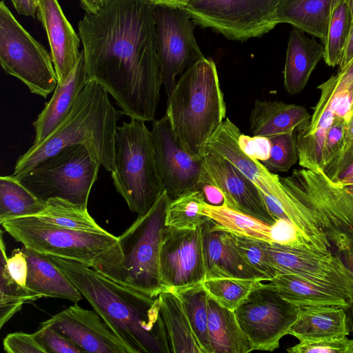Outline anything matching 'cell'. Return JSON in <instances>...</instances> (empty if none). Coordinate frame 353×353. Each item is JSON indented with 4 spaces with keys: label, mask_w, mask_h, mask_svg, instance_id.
I'll return each instance as SVG.
<instances>
[{
    "label": "cell",
    "mask_w": 353,
    "mask_h": 353,
    "mask_svg": "<svg viewBox=\"0 0 353 353\" xmlns=\"http://www.w3.org/2000/svg\"><path fill=\"white\" fill-rule=\"evenodd\" d=\"M154 8L145 0H111L78 23L88 80L145 122L155 119L163 84Z\"/></svg>",
    "instance_id": "6da1fadb"
},
{
    "label": "cell",
    "mask_w": 353,
    "mask_h": 353,
    "mask_svg": "<svg viewBox=\"0 0 353 353\" xmlns=\"http://www.w3.org/2000/svg\"><path fill=\"white\" fill-rule=\"evenodd\" d=\"M131 353H170L160 301L78 261L49 255Z\"/></svg>",
    "instance_id": "7a4b0ae2"
},
{
    "label": "cell",
    "mask_w": 353,
    "mask_h": 353,
    "mask_svg": "<svg viewBox=\"0 0 353 353\" xmlns=\"http://www.w3.org/2000/svg\"><path fill=\"white\" fill-rule=\"evenodd\" d=\"M123 114L110 103L108 92L89 81L63 121L45 141L33 144L19 157L11 176L17 179L61 150L78 144L85 145L101 166L114 172L117 124Z\"/></svg>",
    "instance_id": "3957f363"
},
{
    "label": "cell",
    "mask_w": 353,
    "mask_h": 353,
    "mask_svg": "<svg viewBox=\"0 0 353 353\" xmlns=\"http://www.w3.org/2000/svg\"><path fill=\"white\" fill-rule=\"evenodd\" d=\"M165 114L181 146L194 157L202 159L208 140L226 115L212 59L203 57L182 74L168 96Z\"/></svg>",
    "instance_id": "277c9868"
},
{
    "label": "cell",
    "mask_w": 353,
    "mask_h": 353,
    "mask_svg": "<svg viewBox=\"0 0 353 353\" xmlns=\"http://www.w3.org/2000/svg\"><path fill=\"white\" fill-rule=\"evenodd\" d=\"M170 201L164 191L146 214L139 216L118 236L117 261L99 272L151 298L165 291L160 275V247Z\"/></svg>",
    "instance_id": "5b68a950"
},
{
    "label": "cell",
    "mask_w": 353,
    "mask_h": 353,
    "mask_svg": "<svg viewBox=\"0 0 353 353\" xmlns=\"http://www.w3.org/2000/svg\"><path fill=\"white\" fill-rule=\"evenodd\" d=\"M114 185L130 210L146 214L165 191L159 175L151 131L145 121L131 119L117 126Z\"/></svg>",
    "instance_id": "8992f818"
},
{
    "label": "cell",
    "mask_w": 353,
    "mask_h": 353,
    "mask_svg": "<svg viewBox=\"0 0 353 353\" xmlns=\"http://www.w3.org/2000/svg\"><path fill=\"white\" fill-rule=\"evenodd\" d=\"M17 241L38 252L82 263L96 270L114 257L118 236L107 232H85L46 223L36 216L1 224Z\"/></svg>",
    "instance_id": "52a82bcc"
},
{
    "label": "cell",
    "mask_w": 353,
    "mask_h": 353,
    "mask_svg": "<svg viewBox=\"0 0 353 353\" xmlns=\"http://www.w3.org/2000/svg\"><path fill=\"white\" fill-rule=\"evenodd\" d=\"M101 165L81 144L61 150L17 178L41 201L58 198L87 208Z\"/></svg>",
    "instance_id": "ba28073f"
},
{
    "label": "cell",
    "mask_w": 353,
    "mask_h": 353,
    "mask_svg": "<svg viewBox=\"0 0 353 353\" xmlns=\"http://www.w3.org/2000/svg\"><path fill=\"white\" fill-rule=\"evenodd\" d=\"M279 179L312 210L335 248L353 239V194L332 181L321 170L294 169L290 176H279Z\"/></svg>",
    "instance_id": "9c48e42d"
},
{
    "label": "cell",
    "mask_w": 353,
    "mask_h": 353,
    "mask_svg": "<svg viewBox=\"0 0 353 353\" xmlns=\"http://www.w3.org/2000/svg\"><path fill=\"white\" fill-rule=\"evenodd\" d=\"M0 63L7 74L44 98L58 84L51 54L18 22L3 1L0 3Z\"/></svg>",
    "instance_id": "30bf717a"
},
{
    "label": "cell",
    "mask_w": 353,
    "mask_h": 353,
    "mask_svg": "<svg viewBox=\"0 0 353 353\" xmlns=\"http://www.w3.org/2000/svg\"><path fill=\"white\" fill-rule=\"evenodd\" d=\"M280 0H191L183 8L192 20L234 41L268 33L278 24Z\"/></svg>",
    "instance_id": "8fae6325"
},
{
    "label": "cell",
    "mask_w": 353,
    "mask_h": 353,
    "mask_svg": "<svg viewBox=\"0 0 353 353\" xmlns=\"http://www.w3.org/2000/svg\"><path fill=\"white\" fill-rule=\"evenodd\" d=\"M254 288L234 310L254 350L274 351L296 319L298 307L270 283Z\"/></svg>",
    "instance_id": "7c38bea8"
},
{
    "label": "cell",
    "mask_w": 353,
    "mask_h": 353,
    "mask_svg": "<svg viewBox=\"0 0 353 353\" xmlns=\"http://www.w3.org/2000/svg\"><path fill=\"white\" fill-rule=\"evenodd\" d=\"M154 16L162 83L168 96L176 77L205 57L194 36L196 24L183 8L154 5Z\"/></svg>",
    "instance_id": "4fadbf2b"
},
{
    "label": "cell",
    "mask_w": 353,
    "mask_h": 353,
    "mask_svg": "<svg viewBox=\"0 0 353 353\" xmlns=\"http://www.w3.org/2000/svg\"><path fill=\"white\" fill-rule=\"evenodd\" d=\"M160 275L165 290L175 292L205 280L200 227L164 228L160 247Z\"/></svg>",
    "instance_id": "5bb4252c"
},
{
    "label": "cell",
    "mask_w": 353,
    "mask_h": 353,
    "mask_svg": "<svg viewBox=\"0 0 353 353\" xmlns=\"http://www.w3.org/2000/svg\"><path fill=\"white\" fill-rule=\"evenodd\" d=\"M151 134L157 171L171 200L201 190L202 159L194 157L181 146L166 114L153 121Z\"/></svg>",
    "instance_id": "9a60e30c"
},
{
    "label": "cell",
    "mask_w": 353,
    "mask_h": 353,
    "mask_svg": "<svg viewBox=\"0 0 353 353\" xmlns=\"http://www.w3.org/2000/svg\"><path fill=\"white\" fill-rule=\"evenodd\" d=\"M201 184L217 188L228 208L271 225L277 224L256 186L230 161L206 149L202 157Z\"/></svg>",
    "instance_id": "2e32d148"
},
{
    "label": "cell",
    "mask_w": 353,
    "mask_h": 353,
    "mask_svg": "<svg viewBox=\"0 0 353 353\" xmlns=\"http://www.w3.org/2000/svg\"><path fill=\"white\" fill-rule=\"evenodd\" d=\"M40 325L57 330L84 352L131 353L127 345L95 311L75 303Z\"/></svg>",
    "instance_id": "e0dca14e"
},
{
    "label": "cell",
    "mask_w": 353,
    "mask_h": 353,
    "mask_svg": "<svg viewBox=\"0 0 353 353\" xmlns=\"http://www.w3.org/2000/svg\"><path fill=\"white\" fill-rule=\"evenodd\" d=\"M342 71L319 85L320 98L313 108L310 120L304 128L296 132L299 164L303 168L322 170L323 149L331 127L343 86Z\"/></svg>",
    "instance_id": "ac0fdd59"
},
{
    "label": "cell",
    "mask_w": 353,
    "mask_h": 353,
    "mask_svg": "<svg viewBox=\"0 0 353 353\" xmlns=\"http://www.w3.org/2000/svg\"><path fill=\"white\" fill-rule=\"evenodd\" d=\"M205 269V279L236 278L268 281L251 266L240 252L235 235L217 228L206 216L200 225Z\"/></svg>",
    "instance_id": "d6986e66"
},
{
    "label": "cell",
    "mask_w": 353,
    "mask_h": 353,
    "mask_svg": "<svg viewBox=\"0 0 353 353\" xmlns=\"http://www.w3.org/2000/svg\"><path fill=\"white\" fill-rule=\"evenodd\" d=\"M37 11L47 34L58 83H63L79 61L80 39L57 0H39Z\"/></svg>",
    "instance_id": "ffe728a7"
},
{
    "label": "cell",
    "mask_w": 353,
    "mask_h": 353,
    "mask_svg": "<svg viewBox=\"0 0 353 353\" xmlns=\"http://www.w3.org/2000/svg\"><path fill=\"white\" fill-rule=\"evenodd\" d=\"M89 81L83 50L79 61L63 83H58L53 95L33 123V144L45 141L63 121L80 92Z\"/></svg>",
    "instance_id": "44dd1931"
},
{
    "label": "cell",
    "mask_w": 353,
    "mask_h": 353,
    "mask_svg": "<svg viewBox=\"0 0 353 353\" xmlns=\"http://www.w3.org/2000/svg\"><path fill=\"white\" fill-rule=\"evenodd\" d=\"M28 261V289L39 299L57 298L77 303L83 295L54 265L49 255L23 247Z\"/></svg>",
    "instance_id": "7402d4cb"
},
{
    "label": "cell",
    "mask_w": 353,
    "mask_h": 353,
    "mask_svg": "<svg viewBox=\"0 0 353 353\" xmlns=\"http://www.w3.org/2000/svg\"><path fill=\"white\" fill-rule=\"evenodd\" d=\"M324 53L323 43L310 39L300 29L290 31L283 70L284 88L288 94H296L305 88Z\"/></svg>",
    "instance_id": "603a6c76"
},
{
    "label": "cell",
    "mask_w": 353,
    "mask_h": 353,
    "mask_svg": "<svg viewBox=\"0 0 353 353\" xmlns=\"http://www.w3.org/2000/svg\"><path fill=\"white\" fill-rule=\"evenodd\" d=\"M310 118L301 105L256 99L250 114V130L254 136L268 138L290 130L297 132L307 126Z\"/></svg>",
    "instance_id": "cb8c5ba5"
},
{
    "label": "cell",
    "mask_w": 353,
    "mask_h": 353,
    "mask_svg": "<svg viewBox=\"0 0 353 353\" xmlns=\"http://www.w3.org/2000/svg\"><path fill=\"white\" fill-rule=\"evenodd\" d=\"M269 283L275 287L282 298L298 308L319 305L346 308L353 301V297L344 290L312 283L293 274H279Z\"/></svg>",
    "instance_id": "d4e9b609"
},
{
    "label": "cell",
    "mask_w": 353,
    "mask_h": 353,
    "mask_svg": "<svg viewBox=\"0 0 353 353\" xmlns=\"http://www.w3.org/2000/svg\"><path fill=\"white\" fill-rule=\"evenodd\" d=\"M288 334L299 341L348 336L345 311L342 307L334 305L299 307L296 319Z\"/></svg>",
    "instance_id": "484cf974"
},
{
    "label": "cell",
    "mask_w": 353,
    "mask_h": 353,
    "mask_svg": "<svg viewBox=\"0 0 353 353\" xmlns=\"http://www.w3.org/2000/svg\"><path fill=\"white\" fill-rule=\"evenodd\" d=\"M334 0H280L276 19L279 23L294 28L318 37L324 44Z\"/></svg>",
    "instance_id": "4316f807"
},
{
    "label": "cell",
    "mask_w": 353,
    "mask_h": 353,
    "mask_svg": "<svg viewBox=\"0 0 353 353\" xmlns=\"http://www.w3.org/2000/svg\"><path fill=\"white\" fill-rule=\"evenodd\" d=\"M208 328L212 353H246L253 346L242 332L234 310L209 296Z\"/></svg>",
    "instance_id": "83f0119b"
},
{
    "label": "cell",
    "mask_w": 353,
    "mask_h": 353,
    "mask_svg": "<svg viewBox=\"0 0 353 353\" xmlns=\"http://www.w3.org/2000/svg\"><path fill=\"white\" fill-rule=\"evenodd\" d=\"M159 299L170 353H203L178 295L165 290Z\"/></svg>",
    "instance_id": "f1b7e54d"
},
{
    "label": "cell",
    "mask_w": 353,
    "mask_h": 353,
    "mask_svg": "<svg viewBox=\"0 0 353 353\" xmlns=\"http://www.w3.org/2000/svg\"><path fill=\"white\" fill-rule=\"evenodd\" d=\"M46 209L41 201L11 175L0 177V223L8 220L37 216Z\"/></svg>",
    "instance_id": "f546056e"
},
{
    "label": "cell",
    "mask_w": 353,
    "mask_h": 353,
    "mask_svg": "<svg viewBox=\"0 0 353 353\" xmlns=\"http://www.w3.org/2000/svg\"><path fill=\"white\" fill-rule=\"evenodd\" d=\"M353 26L350 0H334L324 43V61L331 67L339 65Z\"/></svg>",
    "instance_id": "4dcf8cb0"
},
{
    "label": "cell",
    "mask_w": 353,
    "mask_h": 353,
    "mask_svg": "<svg viewBox=\"0 0 353 353\" xmlns=\"http://www.w3.org/2000/svg\"><path fill=\"white\" fill-rule=\"evenodd\" d=\"M43 221L59 227L85 232H103L90 215L88 208L54 198L46 202V209L36 216Z\"/></svg>",
    "instance_id": "1f68e13d"
},
{
    "label": "cell",
    "mask_w": 353,
    "mask_h": 353,
    "mask_svg": "<svg viewBox=\"0 0 353 353\" xmlns=\"http://www.w3.org/2000/svg\"><path fill=\"white\" fill-rule=\"evenodd\" d=\"M175 293L182 303L188 321L203 353H212L208 328L209 295L202 283Z\"/></svg>",
    "instance_id": "d6a6232c"
},
{
    "label": "cell",
    "mask_w": 353,
    "mask_h": 353,
    "mask_svg": "<svg viewBox=\"0 0 353 353\" xmlns=\"http://www.w3.org/2000/svg\"><path fill=\"white\" fill-rule=\"evenodd\" d=\"M0 250V328H2L6 323L21 310L24 303L39 298L27 288L19 285L10 275L2 232Z\"/></svg>",
    "instance_id": "836d02e7"
},
{
    "label": "cell",
    "mask_w": 353,
    "mask_h": 353,
    "mask_svg": "<svg viewBox=\"0 0 353 353\" xmlns=\"http://www.w3.org/2000/svg\"><path fill=\"white\" fill-rule=\"evenodd\" d=\"M205 201L202 190H194L171 200L167 210L165 225L181 229L200 227L206 218L201 210Z\"/></svg>",
    "instance_id": "e575fe53"
},
{
    "label": "cell",
    "mask_w": 353,
    "mask_h": 353,
    "mask_svg": "<svg viewBox=\"0 0 353 353\" xmlns=\"http://www.w3.org/2000/svg\"><path fill=\"white\" fill-rule=\"evenodd\" d=\"M236 278H214L202 282L210 297L224 307L234 310L260 282Z\"/></svg>",
    "instance_id": "d590c367"
},
{
    "label": "cell",
    "mask_w": 353,
    "mask_h": 353,
    "mask_svg": "<svg viewBox=\"0 0 353 353\" xmlns=\"http://www.w3.org/2000/svg\"><path fill=\"white\" fill-rule=\"evenodd\" d=\"M270 143L269 158L262 163L272 172H285L299 161L296 131L268 138Z\"/></svg>",
    "instance_id": "8d00e7d4"
},
{
    "label": "cell",
    "mask_w": 353,
    "mask_h": 353,
    "mask_svg": "<svg viewBox=\"0 0 353 353\" xmlns=\"http://www.w3.org/2000/svg\"><path fill=\"white\" fill-rule=\"evenodd\" d=\"M237 245L247 262L263 274L268 281L278 276L266 250L268 241L235 235Z\"/></svg>",
    "instance_id": "74e56055"
},
{
    "label": "cell",
    "mask_w": 353,
    "mask_h": 353,
    "mask_svg": "<svg viewBox=\"0 0 353 353\" xmlns=\"http://www.w3.org/2000/svg\"><path fill=\"white\" fill-rule=\"evenodd\" d=\"M289 353H353V339L347 336L299 341L287 349Z\"/></svg>",
    "instance_id": "f35d334b"
},
{
    "label": "cell",
    "mask_w": 353,
    "mask_h": 353,
    "mask_svg": "<svg viewBox=\"0 0 353 353\" xmlns=\"http://www.w3.org/2000/svg\"><path fill=\"white\" fill-rule=\"evenodd\" d=\"M346 121V119L335 115L332 124L327 132L322 157V171L326 176L329 174L339 159Z\"/></svg>",
    "instance_id": "ab89813d"
},
{
    "label": "cell",
    "mask_w": 353,
    "mask_h": 353,
    "mask_svg": "<svg viewBox=\"0 0 353 353\" xmlns=\"http://www.w3.org/2000/svg\"><path fill=\"white\" fill-rule=\"evenodd\" d=\"M33 335L46 353L84 352L72 341L50 327L41 325Z\"/></svg>",
    "instance_id": "60d3db41"
},
{
    "label": "cell",
    "mask_w": 353,
    "mask_h": 353,
    "mask_svg": "<svg viewBox=\"0 0 353 353\" xmlns=\"http://www.w3.org/2000/svg\"><path fill=\"white\" fill-rule=\"evenodd\" d=\"M353 164V104L346 121L342 150L339 159L334 168L327 176L332 181L336 182L341 174Z\"/></svg>",
    "instance_id": "b9f144b4"
},
{
    "label": "cell",
    "mask_w": 353,
    "mask_h": 353,
    "mask_svg": "<svg viewBox=\"0 0 353 353\" xmlns=\"http://www.w3.org/2000/svg\"><path fill=\"white\" fill-rule=\"evenodd\" d=\"M3 345L7 353H46L33 334L21 332L9 334L3 339Z\"/></svg>",
    "instance_id": "7bdbcfd3"
},
{
    "label": "cell",
    "mask_w": 353,
    "mask_h": 353,
    "mask_svg": "<svg viewBox=\"0 0 353 353\" xmlns=\"http://www.w3.org/2000/svg\"><path fill=\"white\" fill-rule=\"evenodd\" d=\"M239 145L242 151L252 159L263 161L269 158L270 143L266 137H250L241 134L239 138Z\"/></svg>",
    "instance_id": "ee69618b"
},
{
    "label": "cell",
    "mask_w": 353,
    "mask_h": 353,
    "mask_svg": "<svg viewBox=\"0 0 353 353\" xmlns=\"http://www.w3.org/2000/svg\"><path fill=\"white\" fill-rule=\"evenodd\" d=\"M7 268L11 277L21 286L27 288L28 261L23 248L12 251L7 259Z\"/></svg>",
    "instance_id": "f6af8a7d"
},
{
    "label": "cell",
    "mask_w": 353,
    "mask_h": 353,
    "mask_svg": "<svg viewBox=\"0 0 353 353\" xmlns=\"http://www.w3.org/2000/svg\"><path fill=\"white\" fill-rule=\"evenodd\" d=\"M336 254L350 271L353 279V239H349L336 248ZM349 327L350 334H353V301L344 308Z\"/></svg>",
    "instance_id": "bcb514c9"
},
{
    "label": "cell",
    "mask_w": 353,
    "mask_h": 353,
    "mask_svg": "<svg viewBox=\"0 0 353 353\" xmlns=\"http://www.w3.org/2000/svg\"><path fill=\"white\" fill-rule=\"evenodd\" d=\"M205 201L211 205H221L224 203V197L221 192L215 186L209 184H201Z\"/></svg>",
    "instance_id": "7dc6e473"
},
{
    "label": "cell",
    "mask_w": 353,
    "mask_h": 353,
    "mask_svg": "<svg viewBox=\"0 0 353 353\" xmlns=\"http://www.w3.org/2000/svg\"><path fill=\"white\" fill-rule=\"evenodd\" d=\"M11 1L19 14L35 17L37 7L34 0H11Z\"/></svg>",
    "instance_id": "c3c4849f"
},
{
    "label": "cell",
    "mask_w": 353,
    "mask_h": 353,
    "mask_svg": "<svg viewBox=\"0 0 353 353\" xmlns=\"http://www.w3.org/2000/svg\"><path fill=\"white\" fill-rule=\"evenodd\" d=\"M353 59V26L347 38L342 59L339 65V70L345 69Z\"/></svg>",
    "instance_id": "681fc988"
},
{
    "label": "cell",
    "mask_w": 353,
    "mask_h": 353,
    "mask_svg": "<svg viewBox=\"0 0 353 353\" xmlns=\"http://www.w3.org/2000/svg\"><path fill=\"white\" fill-rule=\"evenodd\" d=\"M154 5H163L175 8H184L191 0H145Z\"/></svg>",
    "instance_id": "f907efd6"
},
{
    "label": "cell",
    "mask_w": 353,
    "mask_h": 353,
    "mask_svg": "<svg viewBox=\"0 0 353 353\" xmlns=\"http://www.w3.org/2000/svg\"><path fill=\"white\" fill-rule=\"evenodd\" d=\"M79 1L87 13H95L102 7L99 0H79Z\"/></svg>",
    "instance_id": "816d5d0a"
},
{
    "label": "cell",
    "mask_w": 353,
    "mask_h": 353,
    "mask_svg": "<svg viewBox=\"0 0 353 353\" xmlns=\"http://www.w3.org/2000/svg\"><path fill=\"white\" fill-rule=\"evenodd\" d=\"M351 177H353V164L351 165L349 168H347L339 176L338 181L334 183H337L345 179H348Z\"/></svg>",
    "instance_id": "f5cc1de1"
},
{
    "label": "cell",
    "mask_w": 353,
    "mask_h": 353,
    "mask_svg": "<svg viewBox=\"0 0 353 353\" xmlns=\"http://www.w3.org/2000/svg\"><path fill=\"white\" fill-rule=\"evenodd\" d=\"M342 186H343L347 191H349L350 192L353 194V184L347 185H342Z\"/></svg>",
    "instance_id": "db71d44e"
},
{
    "label": "cell",
    "mask_w": 353,
    "mask_h": 353,
    "mask_svg": "<svg viewBox=\"0 0 353 353\" xmlns=\"http://www.w3.org/2000/svg\"><path fill=\"white\" fill-rule=\"evenodd\" d=\"M100 2H101V6H104L105 5L106 3H108L109 1H110L111 0H99Z\"/></svg>",
    "instance_id": "11a10c76"
},
{
    "label": "cell",
    "mask_w": 353,
    "mask_h": 353,
    "mask_svg": "<svg viewBox=\"0 0 353 353\" xmlns=\"http://www.w3.org/2000/svg\"><path fill=\"white\" fill-rule=\"evenodd\" d=\"M350 8H351V11H352V17H353V0H350Z\"/></svg>",
    "instance_id": "9f6ffc18"
},
{
    "label": "cell",
    "mask_w": 353,
    "mask_h": 353,
    "mask_svg": "<svg viewBox=\"0 0 353 353\" xmlns=\"http://www.w3.org/2000/svg\"><path fill=\"white\" fill-rule=\"evenodd\" d=\"M38 1H39V0H34V3H35V4L37 5H37H38Z\"/></svg>",
    "instance_id": "6f0895ef"
}]
</instances>
